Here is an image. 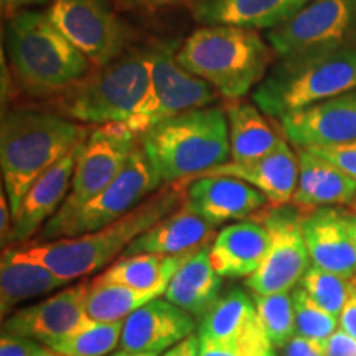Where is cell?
I'll return each mask as SVG.
<instances>
[{"instance_id": "cell-1", "label": "cell", "mask_w": 356, "mask_h": 356, "mask_svg": "<svg viewBox=\"0 0 356 356\" xmlns=\"http://www.w3.org/2000/svg\"><path fill=\"white\" fill-rule=\"evenodd\" d=\"M185 181L162 185L139 207L104 228L76 238H61L25 246L19 244L17 248L65 282L88 277L111 264L115 256L124 254L155 222L178 210L185 202Z\"/></svg>"}, {"instance_id": "cell-2", "label": "cell", "mask_w": 356, "mask_h": 356, "mask_svg": "<svg viewBox=\"0 0 356 356\" xmlns=\"http://www.w3.org/2000/svg\"><path fill=\"white\" fill-rule=\"evenodd\" d=\"M3 44L17 88L37 99H55L91 73V61L48 12L30 8L7 19Z\"/></svg>"}, {"instance_id": "cell-3", "label": "cell", "mask_w": 356, "mask_h": 356, "mask_svg": "<svg viewBox=\"0 0 356 356\" xmlns=\"http://www.w3.org/2000/svg\"><path fill=\"white\" fill-rule=\"evenodd\" d=\"M88 136V129L56 111L15 108L2 113L0 167L13 216L30 186Z\"/></svg>"}, {"instance_id": "cell-4", "label": "cell", "mask_w": 356, "mask_h": 356, "mask_svg": "<svg viewBox=\"0 0 356 356\" xmlns=\"http://www.w3.org/2000/svg\"><path fill=\"white\" fill-rule=\"evenodd\" d=\"M140 147L163 185L188 184L229 162L228 115L216 104L186 111L142 134Z\"/></svg>"}, {"instance_id": "cell-5", "label": "cell", "mask_w": 356, "mask_h": 356, "mask_svg": "<svg viewBox=\"0 0 356 356\" xmlns=\"http://www.w3.org/2000/svg\"><path fill=\"white\" fill-rule=\"evenodd\" d=\"M275 53L256 30L204 25L188 35L177 60L228 101H239L257 88L273 66Z\"/></svg>"}, {"instance_id": "cell-6", "label": "cell", "mask_w": 356, "mask_h": 356, "mask_svg": "<svg viewBox=\"0 0 356 356\" xmlns=\"http://www.w3.org/2000/svg\"><path fill=\"white\" fill-rule=\"evenodd\" d=\"M356 89V47L279 58L252 91V102L280 119Z\"/></svg>"}, {"instance_id": "cell-7", "label": "cell", "mask_w": 356, "mask_h": 356, "mask_svg": "<svg viewBox=\"0 0 356 356\" xmlns=\"http://www.w3.org/2000/svg\"><path fill=\"white\" fill-rule=\"evenodd\" d=\"M152 47L124 51L51 99L53 111L92 126L127 122L152 84Z\"/></svg>"}, {"instance_id": "cell-8", "label": "cell", "mask_w": 356, "mask_h": 356, "mask_svg": "<svg viewBox=\"0 0 356 356\" xmlns=\"http://www.w3.org/2000/svg\"><path fill=\"white\" fill-rule=\"evenodd\" d=\"M162 185L157 170L137 144L119 175L96 198L63 221L47 222L38 233L37 243L76 238L104 228L139 207Z\"/></svg>"}, {"instance_id": "cell-9", "label": "cell", "mask_w": 356, "mask_h": 356, "mask_svg": "<svg viewBox=\"0 0 356 356\" xmlns=\"http://www.w3.org/2000/svg\"><path fill=\"white\" fill-rule=\"evenodd\" d=\"M177 51L175 42L152 44V84L136 114L124 122L136 136L186 111L213 106L220 96L210 83L178 63Z\"/></svg>"}, {"instance_id": "cell-10", "label": "cell", "mask_w": 356, "mask_h": 356, "mask_svg": "<svg viewBox=\"0 0 356 356\" xmlns=\"http://www.w3.org/2000/svg\"><path fill=\"white\" fill-rule=\"evenodd\" d=\"M266 40L277 58L356 47V0H312Z\"/></svg>"}, {"instance_id": "cell-11", "label": "cell", "mask_w": 356, "mask_h": 356, "mask_svg": "<svg viewBox=\"0 0 356 356\" xmlns=\"http://www.w3.org/2000/svg\"><path fill=\"white\" fill-rule=\"evenodd\" d=\"M254 218L269 231V248L262 264L246 279L248 289L259 296L292 292L312 266L302 233V211L293 204L267 207Z\"/></svg>"}, {"instance_id": "cell-12", "label": "cell", "mask_w": 356, "mask_h": 356, "mask_svg": "<svg viewBox=\"0 0 356 356\" xmlns=\"http://www.w3.org/2000/svg\"><path fill=\"white\" fill-rule=\"evenodd\" d=\"M137 137L122 122L92 129L79 152L68 197L48 222L66 220L96 198L126 165Z\"/></svg>"}, {"instance_id": "cell-13", "label": "cell", "mask_w": 356, "mask_h": 356, "mask_svg": "<svg viewBox=\"0 0 356 356\" xmlns=\"http://www.w3.org/2000/svg\"><path fill=\"white\" fill-rule=\"evenodd\" d=\"M48 15L92 66H104L121 56L127 26L111 0H50Z\"/></svg>"}, {"instance_id": "cell-14", "label": "cell", "mask_w": 356, "mask_h": 356, "mask_svg": "<svg viewBox=\"0 0 356 356\" xmlns=\"http://www.w3.org/2000/svg\"><path fill=\"white\" fill-rule=\"evenodd\" d=\"M296 147H332L356 140V89L279 119Z\"/></svg>"}, {"instance_id": "cell-15", "label": "cell", "mask_w": 356, "mask_h": 356, "mask_svg": "<svg viewBox=\"0 0 356 356\" xmlns=\"http://www.w3.org/2000/svg\"><path fill=\"white\" fill-rule=\"evenodd\" d=\"M91 282H83L60 291L50 299L24 307L3 318L2 333L26 337L50 346L68 335L86 318V297Z\"/></svg>"}, {"instance_id": "cell-16", "label": "cell", "mask_w": 356, "mask_h": 356, "mask_svg": "<svg viewBox=\"0 0 356 356\" xmlns=\"http://www.w3.org/2000/svg\"><path fill=\"white\" fill-rule=\"evenodd\" d=\"M185 203L213 226L243 221L269 207L256 186L234 177L204 175L186 184Z\"/></svg>"}, {"instance_id": "cell-17", "label": "cell", "mask_w": 356, "mask_h": 356, "mask_svg": "<svg viewBox=\"0 0 356 356\" xmlns=\"http://www.w3.org/2000/svg\"><path fill=\"white\" fill-rule=\"evenodd\" d=\"M302 233L312 264L346 279L356 277V244L348 210L325 207L302 213Z\"/></svg>"}, {"instance_id": "cell-18", "label": "cell", "mask_w": 356, "mask_h": 356, "mask_svg": "<svg viewBox=\"0 0 356 356\" xmlns=\"http://www.w3.org/2000/svg\"><path fill=\"white\" fill-rule=\"evenodd\" d=\"M193 315L167 299L147 302L124 320L121 350L132 353H165L193 333Z\"/></svg>"}, {"instance_id": "cell-19", "label": "cell", "mask_w": 356, "mask_h": 356, "mask_svg": "<svg viewBox=\"0 0 356 356\" xmlns=\"http://www.w3.org/2000/svg\"><path fill=\"white\" fill-rule=\"evenodd\" d=\"M84 140L79 142L63 159L58 160L50 170L44 172L30 186L19 211L13 216V226L10 234H8L7 244H15L17 246V244L29 241L43 225H47L56 215V211L60 210V207L70 193L74 167H76Z\"/></svg>"}, {"instance_id": "cell-20", "label": "cell", "mask_w": 356, "mask_h": 356, "mask_svg": "<svg viewBox=\"0 0 356 356\" xmlns=\"http://www.w3.org/2000/svg\"><path fill=\"white\" fill-rule=\"evenodd\" d=\"M204 175L234 177L256 186L269 202V207H286L292 203L299 184V155L287 139L280 137L269 154L248 162H226ZM202 175V177H204ZM200 178V177H198Z\"/></svg>"}, {"instance_id": "cell-21", "label": "cell", "mask_w": 356, "mask_h": 356, "mask_svg": "<svg viewBox=\"0 0 356 356\" xmlns=\"http://www.w3.org/2000/svg\"><path fill=\"white\" fill-rule=\"evenodd\" d=\"M299 184L292 203L302 213L325 207H350L356 198V180L330 160L307 147H297Z\"/></svg>"}, {"instance_id": "cell-22", "label": "cell", "mask_w": 356, "mask_h": 356, "mask_svg": "<svg viewBox=\"0 0 356 356\" xmlns=\"http://www.w3.org/2000/svg\"><path fill=\"white\" fill-rule=\"evenodd\" d=\"M312 0H193L191 15L202 25L273 30L292 19Z\"/></svg>"}, {"instance_id": "cell-23", "label": "cell", "mask_w": 356, "mask_h": 356, "mask_svg": "<svg viewBox=\"0 0 356 356\" xmlns=\"http://www.w3.org/2000/svg\"><path fill=\"white\" fill-rule=\"evenodd\" d=\"M216 234V226L195 213L184 202L178 210L162 218L152 228L140 234L122 256L184 254L211 244Z\"/></svg>"}, {"instance_id": "cell-24", "label": "cell", "mask_w": 356, "mask_h": 356, "mask_svg": "<svg viewBox=\"0 0 356 356\" xmlns=\"http://www.w3.org/2000/svg\"><path fill=\"white\" fill-rule=\"evenodd\" d=\"M269 231L257 218L225 226L210 244V259L221 277H249L264 261Z\"/></svg>"}, {"instance_id": "cell-25", "label": "cell", "mask_w": 356, "mask_h": 356, "mask_svg": "<svg viewBox=\"0 0 356 356\" xmlns=\"http://www.w3.org/2000/svg\"><path fill=\"white\" fill-rule=\"evenodd\" d=\"M66 284L17 246H7L0 261V314L6 318L15 305Z\"/></svg>"}, {"instance_id": "cell-26", "label": "cell", "mask_w": 356, "mask_h": 356, "mask_svg": "<svg viewBox=\"0 0 356 356\" xmlns=\"http://www.w3.org/2000/svg\"><path fill=\"white\" fill-rule=\"evenodd\" d=\"M221 286L222 277L211 264L210 246H204L177 270L167 287L165 299L202 318L220 297Z\"/></svg>"}, {"instance_id": "cell-27", "label": "cell", "mask_w": 356, "mask_h": 356, "mask_svg": "<svg viewBox=\"0 0 356 356\" xmlns=\"http://www.w3.org/2000/svg\"><path fill=\"white\" fill-rule=\"evenodd\" d=\"M210 246V244H208ZM202 249V248H200ZM184 252L177 256L163 254H134L122 256L102 273L96 280L106 284H121L136 291L157 292L165 296L168 284L181 264L197 252Z\"/></svg>"}, {"instance_id": "cell-28", "label": "cell", "mask_w": 356, "mask_h": 356, "mask_svg": "<svg viewBox=\"0 0 356 356\" xmlns=\"http://www.w3.org/2000/svg\"><path fill=\"white\" fill-rule=\"evenodd\" d=\"M261 325L256 304L241 289L222 293L200 318V341L228 343L241 340Z\"/></svg>"}, {"instance_id": "cell-29", "label": "cell", "mask_w": 356, "mask_h": 356, "mask_svg": "<svg viewBox=\"0 0 356 356\" xmlns=\"http://www.w3.org/2000/svg\"><path fill=\"white\" fill-rule=\"evenodd\" d=\"M233 162H248L269 154L280 136L254 102H234L226 109Z\"/></svg>"}, {"instance_id": "cell-30", "label": "cell", "mask_w": 356, "mask_h": 356, "mask_svg": "<svg viewBox=\"0 0 356 356\" xmlns=\"http://www.w3.org/2000/svg\"><path fill=\"white\" fill-rule=\"evenodd\" d=\"M157 297H160L157 292L136 291L121 284H106L95 279L86 297V317L96 322H119Z\"/></svg>"}, {"instance_id": "cell-31", "label": "cell", "mask_w": 356, "mask_h": 356, "mask_svg": "<svg viewBox=\"0 0 356 356\" xmlns=\"http://www.w3.org/2000/svg\"><path fill=\"white\" fill-rule=\"evenodd\" d=\"M122 328L124 320L96 322L86 317L68 335L51 343L50 348L61 356H108L121 345Z\"/></svg>"}, {"instance_id": "cell-32", "label": "cell", "mask_w": 356, "mask_h": 356, "mask_svg": "<svg viewBox=\"0 0 356 356\" xmlns=\"http://www.w3.org/2000/svg\"><path fill=\"white\" fill-rule=\"evenodd\" d=\"M257 315L273 348H282L296 335V310L292 292L259 296L252 293Z\"/></svg>"}, {"instance_id": "cell-33", "label": "cell", "mask_w": 356, "mask_h": 356, "mask_svg": "<svg viewBox=\"0 0 356 356\" xmlns=\"http://www.w3.org/2000/svg\"><path fill=\"white\" fill-rule=\"evenodd\" d=\"M299 286L309 293L315 304L338 317L346 299H348L351 279L312 264L302 277Z\"/></svg>"}, {"instance_id": "cell-34", "label": "cell", "mask_w": 356, "mask_h": 356, "mask_svg": "<svg viewBox=\"0 0 356 356\" xmlns=\"http://www.w3.org/2000/svg\"><path fill=\"white\" fill-rule=\"evenodd\" d=\"M292 300L296 310V335L325 341L338 330V317L315 304L300 286L292 291Z\"/></svg>"}, {"instance_id": "cell-35", "label": "cell", "mask_w": 356, "mask_h": 356, "mask_svg": "<svg viewBox=\"0 0 356 356\" xmlns=\"http://www.w3.org/2000/svg\"><path fill=\"white\" fill-rule=\"evenodd\" d=\"M270 348H273V345H270L261 323L241 340L228 341V343L200 341L198 356H261Z\"/></svg>"}, {"instance_id": "cell-36", "label": "cell", "mask_w": 356, "mask_h": 356, "mask_svg": "<svg viewBox=\"0 0 356 356\" xmlns=\"http://www.w3.org/2000/svg\"><path fill=\"white\" fill-rule=\"evenodd\" d=\"M314 152L322 155L323 159L330 160L338 168H341L345 173L356 180V140L343 145H332V147H307Z\"/></svg>"}, {"instance_id": "cell-37", "label": "cell", "mask_w": 356, "mask_h": 356, "mask_svg": "<svg viewBox=\"0 0 356 356\" xmlns=\"http://www.w3.org/2000/svg\"><path fill=\"white\" fill-rule=\"evenodd\" d=\"M42 343L26 337L2 333L0 338V356H35L42 348Z\"/></svg>"}, {"instance_id": "cell-38", "label": "cell", "mask_w": 356, "mask_h": 356, "mask_svg": "<svg viewBox=\"0 0 356 356\" xmlns=\"http://www.w3.org/2000/svg\"><path fill=\"white\" fill-rule=\"evenodd\" d=\"M280 356H325L323 341L293 335L280 348Z\"/></svg>"}, {"instance_id": "cell-39", "label": "cell", "mask_w": 356, "mask_h": 356, "mask_svg": "<svg viewBox=\"0 0 356 356\" xmlns=\"http://www.w3.org/2000/svg\"><path fill=\"white\" fill-rule=\"evenodd\" d=\"M325 356H356V338L348 333L337 330L323 341Z\"/></svg>"}, {"instance_id": "cell-40", "label": "cell", "mask_w": 356, "mask_h": 356, "mask_svg": "<svg viewBox=\"0 0 356 356\" xmlns=\"http://www.w3.org/2000/svg\"><path fill=\"white\" fill-rule=\"evenodd\" d=\"M338 320H340L341 330L356 338V277L351 279L348 299H346L343 309L338 315Z\"/></svg>"}, {"instance_id": "cell-41", "label": "cell", "mask_w": 356, "mask_h": 356, "mask_svg": "<svg viewBox=\"0 0 356 356\" xmlns=\"http://www.w3.org/2000/svg\"><path fill=\"white\" fill-rule=\"evenodd\" d=\"M12 226H13V213L10 208V202H8V197L6 193V188L2 186V191H0V241H2L3 249H6Z\"/></svg>"}, {"instance_id": "cell-42", "label": "cell", "mask_w": 356, "mask_h": 356, "mask_svg": "<svg viewBox=\"0 0 356 356\" xmlns=\"http://www.w3.org/2000/svg\"><path fill=\"white\" fill-rule=\"evenodd\" d=\"M47 3H50V0H0L2 13L7 19L24 10H30L32 7H42L47 6Z\"/></svg>"}, {"instance_id": "cell-43", "label": "cell", "mask_w": 356, "mask_h": 356, "mask_svg": "<svg viewBox=\"0 0 356 356\" xmlns=\"http://www.w3.org/2000/svg\"><path fill=\"white\" fill-rule=\"evenodd\" d=\"M122 2L131 8H139V10H145V12H154V10H160V8L180 6V3L188 2V0H122Z\"/></svg>"}, {"instance_id": "cell-44", "label": "cell", "mask_w": 356, "mask_h": 356, "mask_svg": "<svg viewBox=\"0 0 356 356\" xmlns=\"http://www.w3.org/2000/svg\"><path fill=\"white\" fill-rule=\"evenodd\" d=\"M200 353V338L195 333H191L184 341L172 346L162 356H198Z\"/></svg>"}, {"instance_id": "cell-45", "label": "cell", "mask_w": 356, "mask_h": 356, "mask_svg": "<svg viewBox=\"0 0 356 356\" xmlns=\"http://www.w3.org/2000/svg\"><path fill=\"white\" fill-rule=\"evenodd\" d=\"M348 222H350V228H351V234H353L355 244H356V213L348 210Z\"/></svg>"}, {"instance_id": "cell-46", "label": "cell", "mask_w": 356, "mask_h": 356, "mask_svg": "<svg viewBox=\"0 0 356 356\" xmlns=\"http://www.w3.org/2000/svg\"><path fill=\"white\" fill-rule=\"evenodd\" d=\"M35 356H61L60 353H56L55 350H51L50 346H47V345H43L42 348L38 350V353L35 355Z\"/></svg>"}, {"instance_id": "cell-47", "label": "cell", "mask_w": 356, "mask_h": 356, "mask_svg": "<svg viewBox=\"0 0 356 356\" xmlns=\"http://www.w3.org/2000/svg\"><path fill=\"white\" fill-rule=\"evenodd\" d=\"M113 356H159L155 353H132V351H118V353H114Z\"/></svg>"}, {"instance_id": "cell-48", "label": "cell", "mask_w": 356, "mask_h": 356, "mask_svg": "<svg viewBox=\"0 0 356 356\" xmlns=\"http://www.w3.org/2000/svg\"><path fill=\"white\" fill-rule=\"evenodd\" d=\"M261 356H279L277 353H275V351H274V348H270V350H267L266 351V353H262Z\"/></svg>"}, {"instance_id": "cell-49", "label": "cell", "mask_w": 356, "mask_h": 356, "mask_svg": "<svg viewBox=\"0 0 356 356\" xmlns=\"http://www.w3.org/2000/svg\"><path fill=\"white\" fill-rule=\"evenodd\" d=\"M348 210H351V211H355V213H356V198L353 200V203H351L350 207H348Z\"/></svg>"}]
</instances>
